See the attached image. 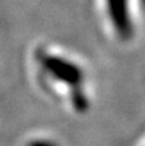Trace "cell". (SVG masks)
<instances>
[{
	"mask_svg": "<svg viewBox=\"0 0 145 146\" xmlns=\"http://www.w3.org/2000/svg\"><path fill=\"white\" fill-rule=\"evenodd\" d=\"M37 60L44 71L53 78L66 82L68 86H81L84 81V73L76 63L69 59L41 51L37 54Z\"/></svg>",
	"mask_w": 145,
	"mask_h": 146,
	"instance_id": "obj_1",
	"label": "cell"
},
{
	"mask_svg": "<svg viewBox=\"0 0 145 146\" xmlns=\"http://www.w3.org/2000/svg\"><path fill=\"white\" fill-rule=\"evenodd\" d=\"M105 10L114 33L122 41L134 36V21L130 0H105Z\"/></svg>",
	"mask_w": 145,
	"mask_h": 146,
	"instance_id": "obj_2",
	"label": "cell"
}]
</instances>
